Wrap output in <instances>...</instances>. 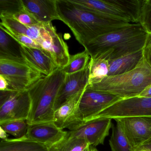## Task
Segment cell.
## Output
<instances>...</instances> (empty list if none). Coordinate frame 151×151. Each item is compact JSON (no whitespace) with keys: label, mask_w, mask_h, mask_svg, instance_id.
<instances>
[{"label":"cell","mask_w":151,"mask_h":151,"mask_svg":"<svg viewBox=\"0 0 151 151\" xmlns=\"http://www.w3.org/2000/svg\"><path fill=\"white\" fill-rule=\"evenodd\" d=\"M56 3L60 20L83 47L100 36L131 24L86 10L70 0H56Z\"/></svg>","instance_id":"cell-1"},{"label":"cell","mask_w":151,"mask_h":151,"mask_svg":"<svg viewBox=\"0 0 151 151\" xmlns=\"http://www.w3.org/2000/svg\"><path fill=\"white\" fill-rule=\"evenodd\" d=\"M148 34L140 24H130L96 38L84 47L91 58L110 61L143 49Z\"/></svg>","instance_id":"cell-2"},{"label":"cell","mask_w":151,"mask_h":151,"mask_svg":"<svg viewBox=\"0 0 151 151\" xmlns=\"http://www.w3.org/2000/svg\"><path fill=\"white\" fill-rule=\"evenodd\" d=\"M66 76L63 69L58 68L27 89L31 100L28 124L54 122L55 103Z\"/></svg>","instance_id":"cell-3"},{"label":"cell","mask_w":151,"mask_h":151,"mask_svg":"<svg viewBox=\"0 0 151 151\" xmlns=\"http://www.w3.org/2000/svg\"><path fill=\"white\" fill-rule=\"evenodd\" d=\"M151 84V67L143 56L133 70L116 76H107L86 89L114 94L121 99L138 96Z\"/></svg>","instance_id":"cell-4"},{"label":"cell","mask_w":151,"mask_h":151,"mask_svg":"<svg viewBox=\"0 0 151 151\" xmlns=\"http://www.w3.org/2000/svg\"><path fill=\"white\" fill-rule=\"evenodd\" d=\"M0 76L8 83L7 91L27 90L44 76L26 63L0 60Z\"/></svg>","instance_id":"cell-5"},{"label":"cell","mask_w":151,"mask_h":151,"mask_svg":"<svg viewBox=\"0 0 151 151\" xmlns=\"http://www.w3.org/2000/svg\"><path fill=\"white\" fill-rule=\"evenodd\" d=\"M40 31L37 43L51 56L58 68H64L69 62L70 55L62 34L57 33L52 23L40 24Z\"/></svg>","instance_id":"cell-6"},{"label":"cell","mask_w":151,"mask_h":151,"mask_svg":"<svg viewBox=\"0 0 151 151\" xmlns=\"http://www.w3.org/2000/svg\"><path fill=\"white\" fill-rule=\"evenodd\" d=\"M30 107V98L28 90L1 91L0 122L12 120H27Z\"/></svg>","instance_id":"cell-7"},{"label":"cell","mask_w":151,"mask_h":151,"mask_svg":"<svg viewBox=\"0 0 151 151\" xmlns=\"http://www.w3.org/2000/svg\"><path fill=\"white\" fill-rule=\"evenodd\" d=\"M144 116H151V98L137 96L120 100L91 120Z\"/></svg>","instance_id":"cell-8"},{"label":"cell","mask_w":151,"mask_h":151,"mask_svg":"<svg viewBox=\"0 0 151 151\" xmlns=\"http://www.w3.org/2000/svg\"><path fill=\"white\" fill-rule=\"evenodd\" d=\"M112 119L98 118L85 122L79 127L67 132V139H82L91 146L103 145L112 127Z\"/></svg>","instance_id":"cell-9"},{"label":"cell","mask_w":151,"mask_h":151,"mask_svg":"<svg viewBox=\"0 0 151 151\" xmlns=\"http://www.w3.org/2000/svg\"><path fill=\"white\" fill-rule=\"evenodd\" d=\"M119 124L133 151L151 138V116L114 119Z\"/></svg>","instance_id":"cell-10"},{"label":"cell","mask_w":151,"mask_h":151,"mask_svg":"<svg viewBox=\"0 0 151 151\" xmlns=\"http://www.w3.org/2000/svg\"><path fill=\"white\" fill-rule=\"evenodd\" d=\"M121 99L111 93L86 88L79 104V110L84 121L91 120Z\"/></svg>","instance_id":"cell-11"},{"label":"cell","mask_w":151,"mask_h":151,"mask_svg":"<svg viewBox=\"0 0 151 151\" xmlns=\"http://www.w3.org/2000/svg\"><path fill=\"white\" fill-rule=\"evenodd\" d=\"M86 89L71 97L55 111L54 122L60 129L73 130L85 122L79 110V104Z\"/></svg>","instance_id":"cell-12"},{"label":"cell","mask_w":151,"mask_h":151,"mask_svg":"<svg viewBox=\"0 0 151 151\" xmlns=\"http://www.w3.org/2000/svg\"><path fill=\"white\" fill-rule=\"evenodd\" d=\"M67 132L54 122H47L29 124L26 137L50 148L63 141Z\"/></svg>","instance_id":"cell-13"},{"label":"cell","mask_w":151,"mask_h":151,"mask_svg":"<svg viewBox=\"0 0 151 151\" xmlns=\"http://www.w3.org/2000/svg\"><path fill=\"white\" fill-rule=\"evenodd\" d=\"M90 64L85 69L73 74L66 75L55 103L56 111L71 97L86 89L89 83Z\"/></svg>","instance_id":"cell-14"},{"label":"cell","mask_w":151,"mask_h":151,"mask_svg":"<svg viewBox=\"0 0 151 151\" xmlns=\"http://www.w3.org/2000/svg\"><path fill=\"white\" fill-rule=\"evenodd\" d=\"M20 49L25 63L43 76H49L58 68L51 56L43 49L30 48L22 45Z\"/></svg>","instance_id":"cell-15"},{"label":"cell","mask_w":151,"mask_h":151,"mask_svg":"<svg viewBox=\"0 0 151 151\" xmlns=\"http://www.w3.org/2000/svg\"><path fill=\"white\" fill-rule=\"evenodd\" d=\"M72 3L88 11L132 24L130 17L112 0H70Z\"/></svg>","instance_id":"cell-16"},{"label":"cell","mask_w":151,"mask_h":151,"mask_svg":"<svg viewBox=\"0 0 151 151\" xmlns=\"http://www.w3.org/2000/svg\"><path fill=\"white\" fill-rule=\"evenodd\" d=\"M26 11L33 16L40 24L51 23L60 20L56 0H22Z\"/></svg>","instance_id":"cell-17"},{"label":"cell","mask_w":151,"mask_h":151,"mask_svg":"<svg viewBox=\"0 0 151 151\" xmlns=\"http://www.w3.org/2000/svg\"><path fill=\"white\" fill-rule=\"evenodd\" d=\"M143 58V49L109 61L108 76L121 75L131 71Z\"/></svg>","instance_id":"cell-18"},{"label":"cell","mask_w":151,"mask_h":151,"mask_svg":"<svg viewBox=\"0 0 151 151\" xmlns=\"http://www.w3.org/2000/svg\"><path fill=\"white\" fill-rule=\"evenodd\" d=\"M21 45L0 28V60L26 63L23 58Z\"/></svg>","instance_id":"cell-19"},{"label":"cell","mask_w":151,"mask_h":151,"mask_svg":"<svg viewBox=\"0 0 151 151\" xmlns=\"http://www.w3.org/2000/svg\"><path fill=\"white\" fill-rule=\"evenodd\" d=\"M0 151H50L43 144L28 138L26 136L21 138L2 139Z\"/></svg>","instance_id":"cell-20"},{"label":"cell","mask_w":151,"mask_h":151,"mask_svg":"<svg viewBox=\"0 0 151 151\" xmlns=\"http://www.w3.org/2000/svg\"><path fill=\"white\" fill-rule=\"evenodd\" d=\"M0 25L8 28L17 33L25 35L34 41H37L40 37V25L38 26H28L22 24L18 21L9 17H0Z\"/></svg>","instance_id":"cell-21"},{"label":"cell","mask_w":151,"mask_h":151,"mask_svg":"<svg viewBox=\"0 0 151 151\" xmlns=\"http://www.w3.org/2000/svg\"><path fill=\"white\" fill-rule=\"evenodd\" d=\"M88 84L99 82L108 76L109 61L101 58H91Z\"/></svg>","instance_id":"cell-22"},{"label":"cell","mask_w":151,"mask_h":151,"mask_svg":"<svg viewBox=\"0 0 151 151\" xmlns=\"http://www.w3.org/2000/svg\"><path fill=\"white\" fill-rule=\"evenodd\" d=\"M91 57L86 49L82 52L70 55L69 62L63 70L66 75L79 72L87 68L90 64Z\"/></svg>","instance_id":"cell-23"},{"label":"cell","mask_w":151,"mask_h":151,"mask_svg":"<svg viewBox=\"0 0 151 151\" xmlns=\"http://www.w3.org/2000/svg\"><path fill=\"white\" fill-rule=\"evenodd\" d=\"M112 128V134L109 140L111 151H133L119 124H113Z\"/></svg>","instance_id":"cell-24"},{"label":"cell","mask_w":151,"mask_h":151,"mask_svg":"<svg viewBox=\"0 0 151 151\" xmlns=\"http://www.w3.org/2000/svg\"><path fill=\"white\" fill-rule=\"evenodd\" d=\"M28 126L29 124L25 120H12L0 122V127L8 134H11L17 139L26 136Z\"/></svg>","instance_id":"cell-25"},{"label":"cell","mask_w":151,"mask_h":151,"mask_svg":"<svg viewBox=\"0 0 151 151\" xmlns=\"http://www.w3.org/2000/svg\"><path fill=\"white\" fill-rule=\"evenodd\" d=\"M90 145L82 139L65 138L61 142L49 148L50 151H84Z\"/></svg>","instance_id":"cell-26"},{"label":"cell","mask_w":151,"mask_h":151,"mask_svg":"<svg viewBox=\"0 0 151 151\" xmlns=\"http://www.w3.org/2000/svg\"><path fill=\"white\" fill-rule=\"evenodd\" d=\"M24 9L22 0H0V17H11Z\"/></svg>","instance_id":"cell-27"},{"label":"cell","mask_w":151,"mask_h":151,"mask_svg":"<svg viewBox=\"0 0 151 151\" xmlns=\"http://www.w3.org/2000/svg\"><path fill=\"white\" fill-rule=\"evenodd\" d=\"M139 23L148 33H151V0L142 1Z\"/></svg>","instance_id":"cell-28"},{"label":"cell","mask_w":151,"mask_h":151,"mask_svg":"<svg viewBox=\"0 0 151 151\" xmlns=\"http://www.w3.org/2000/svg\"><path fill=\"white\" fill-rule=\"evenodd\" d=\"M0 28L2 29L6 33H7L10 37L16 40L20 45L26 47L30 48H40L41 49L40 46L33 40L31 39L29 37L17 33L13 31L8 28H5L3 26L0 25Z\"/></svg>","instance_id":"cell-29"},{"label":"cell","mask_w":151,"mask_h":151,"mask_svg":"<svg viewBox=\"0 0 151 151\" xmlns=\"http://www.w3.org/2000/svg\"><path fill=\"white\" fill-rule=\"evenodd\" d=\"M9 18H13L26 26H38L40 24L33 16L28 13L25 9L17 13Z\"/></svg>","instance_id":"cell-30"},{"label":"cell","mask_w":151,"mask_h":151,"mask_svg":"<svg viewBox=\"0 0 151 151\" xmlns=\"http://www.w3.org/2000/svg\"><path fill=\"white\" fill-rule=\"evenodd\" d=\"M143 56L151 67V33H148L145 45L143 49Z\"/></svg>","instance_id":"cell-31"},{"label":"cell","mask_w":151,"mask_h":151,"mask_svg":"<svg viewBox=\"0 0 151 151\" xmlns=\"http://www.w3.org/2000/svg\"><path fill=\"white\" fill-rule=\"evenodd\" d=\"M0 90L1 91H7L8 83L6 78L0 76Z\"/></svg>","instance_id":"cell-32"},{"label":"cell","mask_w":151,"mask_h":151,"mask_svg":"<svg viewBox=\"0 0 151 151\" xmlns=\"http://www.w3.org/2000/svg\"><path fill=\"white\" fill-rule=\"evenodd\" d=\"M138 97L151 98V84L148 86Z\"/></svg>","instance_id":"cell-33"},{"label":"cell","mask_w":151,"mask_h":151,"mask_svg":"<svg viewBox=\"0 0 151 151\" xmlns=\"http://www.w3.org/2000/svg\"><path fill=\"white\" fill-rule=\"evenodd\" d=\"M137 149L151 151V138L148 141L144 143L143 145H142L141 146L139 147Z\"/></svg>","instance_id":"cell-34"},{"label":"cell","mask_w":151,"mask_h":151,"mask_svg":"<svg viewBox=\"0 0 151 151\" xmlns=\"http://www.w3.org/2000/svg\"><path fill=\"white\" fill-rule=\"evenodd\" d=\"M8 133L1 127H0V137L1 138V139H6L8 138Z\"/></svg>","instance_id":"cell-35"},{"label":"cell","mask_w":151,"mask_h":151,"mask_svg":"<svg viewBox=\"0 0 151 151\" xmlns=\"http://www.w3.org/2000/svg\"><path fill=\"white\" fill-rule=\"evenodd\" d=\"M84 151H98V150L94 147L90 146Z\"/></svg>","instance_id":"cell-36"},{"label":"cell","mask_w":151,"mask_h":151,"mask_svg":"<svg viewBox=\"0 0 151 151\" xmlns=\"http://www.w3.org/2000/svg\"><path fill=\"white\" fill-rule=\"evenodd\" d=\"M134 151H146V150H142V149H136V150H135Z\"/></svg>","instance_id":"cell-37"}]
</instances>
